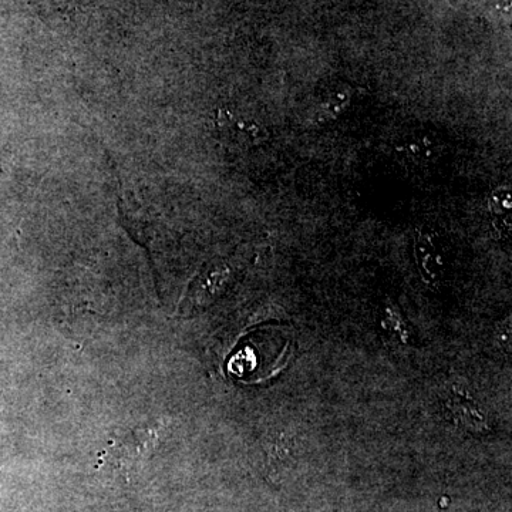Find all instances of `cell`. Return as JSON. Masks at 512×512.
<instances>
[{"mask_svg": "<svg viewBox=\"0 0 512 512\" xmlns=\"http://www.w3.org/2000/svg\"><path fill=\"white\" fill-rule=\"evenodd\" d=\"M157 431L138 429L124 434L110 443L106 450V458L117 466L127 468L131 464L140 463L156 446Z\"/></svg>", "mask_w": 512, "mask_h": 512, "instance_id": "1", "label": "cell"}, {"mask_svg": "<svg viewBox=\"0 0 512 512\" xmlns=\"http://www.w3.org/2000/svg\"><path fill=\"white\" fill-rule=\"evenodd\" d=\"M451 407V412L454 413L457 420H460L464 426L468 429L473 430H485V419L483 414L478 412V409L474 404L464 403L463 400L457 399L453 402L448 403Z\"/></svg>", "mask_w": 512, "mask_h": 512, "instance_id": "6", "label": "cell"}, {"mask_svg": "<svg viewBox=\"0 0 512 512\" xmlns=\"http://www.w3.org/2000/svg\"><path fill=\"white\" fill-rule=\"evenodd\" d=\"M397 150L403 154L407 161L416 164H429L439 157V148L427 136H416L403 141Z\"/></svg>", "mask_w": 512, "mask_h": 512, "instance_id": "5", "label": "cell"}, {"mask_svg": "<svg viewBox=\"0 0 512 512\" xmlns=\"http://www.w3.org/2000/svg\"><path fill=\"white\" fill-rule=\"evenodd\" d=\"M488 208H490L495 229L503 235L510 234L512 227L511 188L500 187L491 192L490 198H488Z\"/></svg>", "mask_w": 512, "mask_h": 512, "instance_id": "4", "label": "cell"}, {"mask_svg": "<svg viewBox=\"0 0 512 512\" xmlns=\"http://www.w3.org/2000/svg\"><path fill=\"white\" fill-rule=\"evenodd\" d=\"M414 258L424 281L437 284L443 276V261L440 252L427 235H419L414 242Z\"/></svg>", "mask_w": 512, "mask_h": 512, "instance_id": "3", "label": "cell"}, {"mask_svg": "<svg viewBox=\"0 0 512 512\" xmlns=\"http://www.w3.org/2000/svg\"><path fill=\"white\" fill-rule=\"evenodd\" d=\"M217 127L222 136L242 146H258L268 137V133L261 124L256 121L237 119L234 114L225 110L218 113Z\"/></svg>", "mask_w": 512, "mask_h": 512, "instance_id": "2", "label": "cell"}]
</instances>
